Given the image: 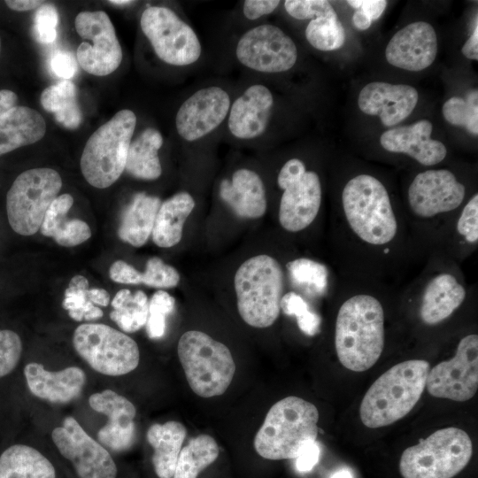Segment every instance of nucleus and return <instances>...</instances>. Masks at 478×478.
Returning a JSON list of instances; mask_svg holds the SVG:
<instances>
[{
	"label": "nucleus",
	"mask_w": 478,
	"mask_h": 478,
	"mask_svg": "<svg viewBox=\"0 0 478 478\" xmlns=\"http://www.w3.org/2000/svg\"><path fill=\"white\" fill-rule=\"evenodd\" d=\"M335 345L340 363L347 369L363 372L376 363L384 346V312L377 298L358 294L341 305Z\"/></svg>",
	"instance_id": "obj_1"
},
{
	"label": "nucleus",
	"mask_w": 478,
	"mask_h": 478,
	"mask_svg": "<svg viewBox=\"0 0 478 478\" xmlns=\"http://www.w3.org/2000/svg\"><path fill=\"white\" fill-rule=\"evenodd\" d=\"M429 363L423 359L400 362L383 373L365 394L359 408L363 424L371 428L404 418L420 398Z\"/></svg>",
	"instance_id": "obj_2"
},
{
	"label": "nucleus",
	"mask_w": 478,
	"mask_h": 478,
	"mask_svg": "<svg viewBox=\"0 0 478 478\" xmlns=\"http://www.w3.org/2000/svg\"><path fill=\"white\" fill-rule=\"evenodd\" d=\"M317 407L296 396L272 405L254 438L258 454L271 460L296 459L301 451L316 441Z\"/></svg>",
	"instance_id": "obj_3"
},
{
	"label": "nucleus",
	"mask_w": 478,
	"mask_h": 478,
	"mask_svg": "<svg viewBox=\"0 0 478 478\" xmlns=\"http://www.w3.org/2000/svg\"><path fill=\"white\" fill-rule=\"evenodd\" d=\"M240 316L248 325L272 326L281 312L284 278L279 262L266 254L245 260L234 278Z\"/></svg>",
	"instance_id": "obj_4"
},
{
	"label": "nucleus",
	"mask_w": 478,
	"mask_h": 478,
	"mask_svg": "<svg viewBox=\"0 0 478 478\" xmlns=\"http://www.w3.org/2000/svg\"><path fill=\"white\" fill-rule=\"evenodd\" d=\"M342 204L354 234L372 245L393 240L397 222L384 185L369 174H358L343 188Z\"/></svg>",
	"instance_id": "obj_5"
},
{
	"label": "nucleus",
	"mask_w": 478,
	"mask_h": 478,
	"mask_svg": "<svg viewBox=\"0 0 478 478\" xmlns=\"http://www.w3.org/2000/svg\"><path fill=\"white\" fill-rule=\"evenodd\" d=\"M135 125V112L123 109L89 137L81 157V170L91 186L108 188L122 174Z\"/></svg>",
	"instance_id": "obj_6"
},
{
	"label": "nucleus",
	"mask_w": 478,
	"mask_h": 478,
	"mask_svg": "<svg viewBox=\"0 0 478 478\" xmlns=\"http://www.w3.org/2000/svg\"><path fill=\"white\" fill-rule=\"evenodd\" d=\"M177 352L195 394L212 397L227 390L234 378L235 364L225 344L204 332L189 330L181 336Z\"/></svg>",
	"instance_id": "obj_7"
},
{
	"label": "nucleus",
	"mask_w": 478,
	"mask_h": 478,
	"mask_svg": "<svg viewBox=\"0 0 478 478\" xmlns=\"http://www.w3.org/2000/svg\"><path fill=\"white\" fill-rule=\"evenodd\" d=\"M473 454L469 436L458 428L436 430L400 458L403 478H452L468 464Z\"/></svg>",
	"instance_id": "obj_8"
},
{
	"label": "nucleus",
	"mask_w": 478,
	"mask_h": 478,
	"mask_svg": "<svg viewBox=\"0 0 478 478\" xmlns=\"http://www.w3.org/2000/svg\"><path fill=\"white\" fill-rule=\"evenodd\" d=\"M61 187V177L52 168L37 167L21 173L6 196L7 218L12 230L26 236L35 234Z\"/></svg>",
	"instance_id": "obj_9"
},
{
	"label": "nucleus",
	"mask_w": 478,
	"mask_h": 478,
	"mask_svg": "<svg viewBox=\"0 0 478 478\" xmlns=\"http://www.w3.org/2000/svg\"><path fill=\"white\" fill-rule=\"evenodd\" d=\"M73 345L92 369L104 375H124L139 364L140 351L135 341L105 324L78 326L73 332Z\"/></svg>",
	"instance_id": "obj_10"
},
{
	"label": "nucleus",
	"mask_w": 478,
	"mask_h": 478,
	"mask_svg": "<svg viewBox=\"0 0 478 478\" xmlns=\"http://www.w3.org/2000/svg\"><path fill=\"white\" fill-rule=\"evenodd\" d=\"M140 26L163 62L185 66L199 59L202 46L196 32L171 9L164 6L146 8L142 13Z\"/></svg>",
	"instance_id": "obj_11"
},
{
	"label": "nucleus",
	"mask_w": 478,
	"mask_h": 478,
	"mask_svg": "<svg viewBox=\"0 0 478 478\" xmlns=\"http://www.w3.org/2000/svg\"><path fill=\"white\" fill-rule=\"evenodd\" d=\"M277 183L283 190L279 207L281 226L289 232L306 228L315 220L321 204L319 175L307 171L302 160L291 158L281 168Z\"/></svg>",
	"instance_id": "obj_12"
},
{
	"label": "nucleus",
	"mask_w": 478,
	"mask_h": 478,
	"mask_svg": "<svg viewBox=\"0 0 478 478\" xmlns=\"http://www.w3.org/2000/svg\"><path fill=\"white\" fill-rule=\"evenodd\" d=\"M77 34L83 40L76 51L77 60L87 73L105 76L113 73L123 58L114 26L103 11H84L74 19Z\"/></svg>",
	"instance_id": "obj_13"
},
{
	"label": "nucleus",
	"mask_w": 478,
	"mask_h": 478,
	"mask_svg": "<svg viewBox=\"0 0 478 478\" xmlns=\"http://www.w3.org/2000/svg\"><path fill=\"white\" fill-rule=\"evenodd\" d=\"M426 387L435 397L458 402L472 398L478 389V335L463 337L453 358L429 370Z\"/></svg>",
	"instance_id": "obj_14"
},
{
	"label": "nucleus",
	"mask_w": 478,
	"mask_h": 478,
	"mask_svg": "<svg viewBox=\"0 0 478 478\" xmlns=\"http://www.w3.org/2000/svg\"><path fill=\"white\" fill-rule=\"evenodd\" d=\"M235 56L244 66L260 73H275L289 70L297 59L294 41L271 24L257 26L238 40Z\"/></svg>",
	"instance_id": "obj_15"
},
{
	"label": "nucleus",
	"mask_w": 478,
	"mask_h": 478,
	"mask_svg": "<svg viewBox=\"0 0 478 478\" xmlns=\"http://www.w3.org/2000/svg\"><path fill=\"white\" fill-rule=\"evenodd\" d=\"M59 453L73 466L79 478H117L118 468L109 451L67 416L51 432Z\"/></svg>",
	"instance_id": "obj_16"
},
{
	"label": "nucleus",
	"mask_w": 478,
	"mask_h": 478,
	"mask_svg": "<svg viewBox=\"0 0 478 478\" xmlns=\"http://www.w3.org/2000/svg\"><path fill=\"white\" fill-rule=\"evenodd\" d=\"M231 101L220 87L201 89L189 96L180 106L175 127L185 141L194 142L216 129L227 117Z\"/></svg>",
	"instance_id": "obj_17"
},
{
	"label": "nucleus",
	"mask_w": 478,
	"mask_h": 478,
	"mask_svg": "<svg viewBox=\"0 0 478 478\" xmlns=\"http://www.w3.org/2000/svg\"><path fill=\"white\" fill-rule=\"evenodd\" d=\"M466 195L465 186L446 169L418 173L408 189V202L413 213L421 218L457 209Z\"/></svg>",
	"instance_id": "obj_18"
},
{
	"label": "nucleus",
	"mask_w": 478,
	"mask_h": 478,
	"mask_svg": "<svg viewBox=\"0 0 478 478\" xmlns=\"http://www.w3.org/2000/svg\"><path fill=\"white\" fill-rule=\"evenodd\" d=\"M89 404L95 412L105 415L109 420L97 433L98 442L114 451L129 449L135 438L136 409L133 403L107 389L92 394Z\"/></svg>",
	"instance_id": "obj_19"
},
{
	"label": "nucleus",
	"mask_w": 478,
	"mask_h": 478,
	"mask_svg": "<svg viewBox=\"0 0 478 478\" xmlns=\"http://www.w3.org/2000/svg\"><path fill=\"white\" fill-rule=\"evenodd\" d=\"M436 54V33L432 25L423 21L411 23L397 31L385 50L390 65L412 72L428 67Z\"/></svg>",
	"instance_id": "obj_20"
},
{
	"label": "nucleus",
	"mask_w": 478,
	"mask_h": 478,
	"mask_svg": "<svg viewBox=\"0 0 478 478\" xmlns=\"http://www.w3.org/2000/svg\"><path fill=\"white\" fill-rule=\"evenodd\" d=\"M418 99L412 86L374 81L360 90L358 104L364 113L378 116L383 126L393 127L412 112Z\"/></svg>",
	"instance_id": "obj_21"
},
{
	"label": "nucleus",
	"mask_w": 478,
	"mask_h": 478,
	"mask_svg": "<svg viewBox=\"0 0 478 478\" xmlns=\"http://www.w3.org/2000/svg\"><path fill=\"white\" fill-rule=\"evenodd\" d=\"M274 96L262 84L248 87L230 105L227 127L236 138L251 140L261 135L269 123Z\"/></svg>",
	"instance_id": "obj_22"
},
{
	"label": "nucleus",
	"mask_w": 478,
	"mask_h": 478,
	"mask_svg": "<svg viewBox=\"0 0 478 478\" xmlns=\"http://www.w3.org/2000/svg\"><path fill=\"white\" fill-rule=\"evenodd\" d=\"M432 123L427 120L385 131L381 145L389 152L407 154L423 166L440 163L447 154L445 145L431 138Z\"/></svg>",
	"instance_id": "obj_23"
},
{
	"label": "nucleus",
	"mask_w": 478,
	"mask_h": 478,
	"mask_svg": "<svg viewBox=\"0 0 478 478\" xmlns=\"http://www.w3.org/2000/svg\"><path fill=\"white\" fill-rule=\"evenodd\" d=\"M24 376L34 396L55 404H66L77 398L87 380L85 372L79 366L49 371L37 362L25 366Z\"/></svg>",
	"instance_id": "obj_24"
},
{
	"label": "nucleus",
	"mask_w": 478,
	"mask_h": 478,
	"mask_svg": "<svg viewBox=\"0 0 478 478\" xmlns=\"http://www.w3.org/2000/svg\"><path fill=\"white\" fill-rule=\"evenodd\" d=\"M220 197L240 218L262 217L267 206L266 189L260 176L248 168L234 172L230 179L220 184Z\"/></svg>",
	"instance_id": "obj_25"
},
{
	"label": "nucleus",
	"mask_w": 478,
	"mask_h": 478,
	"mask_svg": "<svg viewBox=\"0 0 478 478\" xmlns=\"http://www.w3.org/2000/svg\"><path fill=\"white\" fill-rule=\"evenodd\" d=\"M466 292L455 276L443 273L433 277L426 285L420 308V315L427 325H436L458 309Z\"/></svg>",
	"instance_id": "obj_26"
},
{
	"label": "nucleus",
	"mask_w": 478,
	"mask_h": 478,
	"mask_svg": "<svg viewBox=\"0 0 478 478\" xmlns=\"http://www.w3.org/2000/svg\"><path fill=\"white\" fill-rule=\"evenodd\" d=\"M45 133V120L36 110L15 106L0 118V156L40 141Z\"/></svg>",
	"instance_id": "obj_27"
},
{
	"label": "nucleus",
	"mask_w": 478,
	"mask_h": 478,
	"mask_svg": "<svg viewBox=\"0 0 478 478\" xmlns=\"http://www.w3.org/2000/svg\"><path fill=\"white\" fill-rule=\"evenodd\" d=\"M73 204L70 194L58 196L48 208L40 227L41 233L52 237L64 247L79 245L91 236L89 226L80 219L67 220V213Z\"/></svg>",
	"instance_id": "obj_28"
},
{
	"label": "nucleus",
	"mask_w": 478,
	"mask_h": 478,
	"mask_svg": "<svg viewBox=\"0 0 478 478\" xmlns=\"http://www.w3.org/2000/svg\"><path fill=\"white\" fill-rule=\"evenodd\" d=\"M187 429L179 421L151 425L146 434L153 449L152 464L158 478H173Z\"/></svg>",
	"instance_id": "obj_29"
},
{
	"label": "nucleus",
	"mask_w": 478,
	"mask_h": 478,
	"mask_svg": "<svg viewBox=\"0 0 478 478\" xmlns=\"http://www.w3.org/2000/svg\"><path fill=\"white\" fill-rule=\"evenodd\" d=\"M194 207V198L185 191L176 193L161 203L151 232L154 243L161 248L179 243L184 223Z\"/></svg>",
	"instance_id": "obj_30"
},
{
	"label": "nucleus",
	"mask_w": 478,
	"mask_h": 478,
	"mask_svg": "<svg viewBox=\"0 0 478 478\" xmlns=\"http://www.w3.org/2000/svg\"><path fill=\"white\" fill-rule=\"evenodd\" d=\"M160 199L146 193H137L124 210L118 235L134 247L143 246L151 235Z\"/></svg>",
	"instance_id": "obj_31"
},
{
	"label": "nucleus",
	"mask_w": 478,
	"mask_h": 478,
	"mask_svg": "<svg viewBox=\"0 0 478 478\" xmlns=\"http://www.w3.org/2000/svg\"><path fill=\"white\" fill-rule=\"evenodd\" d=\"M0 478H57V473L40 451L18 443L0 454Z\"/></svg>",
	"instance_id": "obj_32"
},
{
	"label": "nucleus",
	"mask_w": 478,
	"mask_h": 478,
	"mask_svg": "<svg viewBox=\"0 0 478 478\" xmlns=\"http://www.w3.org/2000/svg\"><path fill=\"white\" fill-rule=\"evenodd\" d=\"M162 144L163 137L158 129H144L130 143L125 170L136 179H158L162 173L158 158V150Z\"/></svg>",
	"instance_id": "obj_33"
},
{
	"label": "nucleus",
	"mask_w": 478,
	"mask_h": 478,
	"mask_svg": "<svg viewBox=\"0 0 478 478\" xmlns=\"http://www.w3.org/2000/svg\"><path fill=\"white\" fill-rule=\"evenodd\" d=\"M89 281L82 275H74L66 289L62 306L68 315L76 321H90L103 317V311L97 307L107 306L109 293L104 289H88Z\"/></svg>",
	"instance_id": "obj_34"
},
{
	"label": "nucleus",
	"mask_w": 478,
	"mask_h": 478,
	"mask_svg": "<svg viewBox=\"0 0 478 478\" xmlns=\"http://www.w3.org/2000/svg\"><path fill=\"white\" fill-rule=\"evenodd\" d=\"M76 92V86L64 80L47 87L40 96L42 106L54 114L57 122L69 129L77 128L82 120Z\"/></svg>",
	"instance_id": "obj_35"
},
{
	"label": "nucleus",
	"mask_w": 478,
	"mask_h": 478,
	"mask_svg": "<svg viewBox=\"0 0 478 478\" xmlns=\"http://www.w3.org/2000/svg\"><path fill=\"white\" fill-rule=\"evenodd\" d=\"M219 447L209 435L193 437L181 448L173 478H197L199 473L212 464L219 456Z\"/></svg>",
	"instance_id": "obj_36"
},
{
	"label": "nucleus",
	"mask_w": 478,
	"mask_h": 478,
	"mask_svg": "<svg viewBox=\"0 0 478 478\" xmlns=\"http://www.w3.org/2000/svg\"><path fill=\"white\" fill-rule=\"evenodd\" d=\"M113 311L110 318L124 332L134 333L145 326L149 313L146 294L137 290L134 294L123 289L116 293L111 302Z\"/></svg>",
	"instance_id": "obj_37"
},
{
	"label": "nucleus",
	"mask_w": 478,
	"mask_h": 478,
	"mask_svg": "<svg viewBox=\"0 0 478 478\" xmlns=\"http://www.w3.org/2000/svg\"><path fill=\"white\" fill-rule=\"evenodd\" d=\"M305 34L308 42L313 48L322 51L341 48L346 38L344 28L335 11L311 19Z\"/></svg>",
	"instance_id": "obj_38"
},
{
	"label": "nucleus",
	"mask_w": 478,
	"mask_h": 478,
	"mask_svg": "<svg viewBox=\"0 0 478 478\" xmlns=\"http://www.w3.org/2000/svg\"><path fill=\"white\" fill-rule=\"evenodd\" d=\"M293 282L313 295H323L328 287L327 267L315 260L300 258L286 265Z\"/></svg>",
	"instance_id": "obj_39"
},
{
	"label": "nucleus",
	"mask_w": 478,
	"mask_h": 478,
	"mask_svg": "<svg viewBox=\"0 0 478 478\" xmlns=\"http://www.w3.org/2000/svg\"><path fill=\"white\" fill-rule=\"evenodd\" d=\"M444 119L453 126L463 127L470 134L478 135V93L472 89L466 98L452 96L443 105Z\"/></svg>",
	"instance_id": "obj_40"
},
{
	"label": "nucleus",
	"mask_w": 478,
	"mask_h": 478,
	"mask_svg": "<svg viewBox=\"0 0 478 478\" xmlns=\"http://www.w3.org/2000/svg\"><path fill=\"white\" fill-rule=\"evenodd\" d=\"M175 299L164 290L156 291L149 301V313L146 321V332L150 339L161 338L166 327V317L173 312Z\"/></svg>",
	"instance_id": "obj_41"
},
{
	"label": "nucleus",
	"mask_w": 478,
	"mask_h": 478,
	"mask_svg": "<svg viewBox=\"0 0 478 478\" xmlns=\"http://www.w3.org/2000/svg\"><path fill=\"white\" fill-rule=\"evenodd\" d=\"M281 310L287 315H294L299 329L307 335H314L320 331V318L311 311L304 298L294 291L282 296Z\"/></svg>",
	"instance_id": "obj_42"
},
{
	"label": "nucleus",
	"mask_w": 478,
	"mask_h": 478,
	"mask_svg": "<svg viewBox=\"0 0 478 478\" xmlns=\"http://www.w3.org/2000/svg\"><path fill=\"white\" fill-rule=\"evenodd\" d=\"M179 281L178 271L158 257L150 258L144 272H141V283L149 287L168 289L177 286Z\"/></svg>",
	"instance_id": "obj_43"
},
{
	"label": "nucleus",
	"mask_w": 478,
	"mask_h": 478,
	"mask_svg": "<svg viewBox=\"0 0 478 478\" xmlns=\"http://www.w3.org/2000/svg\"><path fill=\"white\" fill-rule=\"evenodd\" d=\"M19 335L10 329H0V379L12 373L22 354Z\"/></svg>",
	"instance_id": "obj_44"
},
{
	"label": "nucleus",
	"mask_w": 478,
	"mask_h": 478,
	"mask_svg": "<svg viewBox=\"0 0 478 478\" xmlns=\"http://www.w3.org/2000/svg\"><path fill=\"white\" fill-rule=\"evenodd\" d=\"M35 33L42 43H50L56 40L58 13L51 4H42L35 15Z\"/></svg>",
	"instance_id": "obj_45"
},
{
	"label": "nucleus",
	"mask_w": 478,
	"mask_h": 478,
	"mask_svg": "<svg viewBox=\"0 0 478 478\" xmlns=\"http://www.w3.org/2000/svg\"><path fill=\"white\" fill-rule=\"evenodd\" d=\"M284 7L297 19H313L335 11L330 3L325 0H287Z\"/></svg>",
	"instance_id": "obj_46"
},
{
	"label": "nucleus",
	"mask_w": 478,
	"mask_h": 478,
	"mask_svg": "<svg viewBox=\"0 0 478 478\" xmlns=\"http://www.w3.org/2000/svg\"><path fill=\"white\" fill-rule=\"evenodd\" d=\"M457 229L470 243L478 241V195L474 194L463 208L458 220Z\"/></svg>",
	"instance_id": "obj_47"
},
{
	"label": "nucleus",
	"mask_w": 478,
	"mask_h": 478,
	"mask_svg": "<svg viewBox=\"0 0 478 478\" xmlns=\"http://www.w3.org/2000/svg\"><path fill=\"white\" fill-rule=\"evenodd\" d=\"M50 66L58 77L65 80L73 78L78 67L73 54L66 50H58L52 55Z\"/></svg>",
	"instance_id": "obj_48"
},
{
	"label": "nucleus",
	"mask_w": 478,
	"mask_h": 478,
	"mask_svg": "<svg viewBox=\"0 0 478 478\" xmlns=\"http://www.w3.org/2000/svg\"><path fill=\"white\" fill-rule=\"evenodd\" d=\"M110 278L118 283L140 284L141 272L123 260H117L109 269Z\"/></svg>",
	"instance_id": "obj_49"
},
{
	"label": "nucleus",
	"mask_w": 478,
	"mask_h": 478,
	"mask_svg": "<svg viewBox=\"0 0 478 478\" xmlns=\"http://www.w3.org/2000/svg\"><path fill=\"white\" fill-rule=\"evenodd\" d=\"M280 3L278 0H246L243 5V12L246 19L255 20L272 13Z\"/></svg>",
	"instance_id": "obj_50"
},
{
	"label": "nucleus",
	"mask_w": 478,
	"mask_h": 478,
	"mask_svg": "<svg viewBox=\"0 0 478 478\" xmlns=\"http://www.w3.org/2000/svg\"><path fill=\"white\" fill-rule=\"evenodd\" d=\"M347 4L360 10L373 22L382 16L388 3L385 0H348Z\"/></svg>",
	"instance_id": "obj_51"
},
{
	"label": "nucleus",
	"mask_w": 478,
	"mask_h": 478,
	"mask_svg": "<svg viewBox=\"0 0 478 478\" xmlns=\"http://www.w3.org/2000/svg\"><path fill=\"white\" fill-rule=\"evenodd\" d=\"M320 453V446L316 441L307 444L296 459L297 469L300 472L312 470L319 461Z\"/></svg>",
	"instance_id": "obj_52"
},
{
	"label": "nucleus",
	"mask_w": 478,
	"mask_h": 478,
	"mask_svg": "<svg viewBox=\"0 0 478 478\" xmlns=\"http://www.w3.org/2000/svg\"><path fill=\"white\" fill-rule=\"evenodd\" d=\"M462 54L468 59H478V24L461 49Z\"/></svg>",
	"instance_id": "obj_53"
},
{
	"label": "nucleus",
	"mask_w": 478,
	"mask_h": 478,
	"mask_svg": "<svg viewBox=\"0 0 478 478\" xmlns=\"http://www.w3.org/2000/svg\"><path fill=\"white\" fill-rule=\"evenodd\" d=\"M18 96L10 89H0V118L17 106Z\"/></svg>",
	"instance_id": "obj_54"
},
{
	"label": "nucleus",
	"mask_w": 478,
	"mask_h": 478,
	"mask_svg": "<svg viewBox=\"0 0 478 478\" xmlns=\"http://www.w3.org/2000/svg\"><path fill=\"white\" fill-rule=\"evenodd\" d=\"M6 5L16 12H27L37 9L44 2L39 0H6Z\"/></svg>",
	"instance_id": "obj_55"
},
{
	"label": "nucleus",
	"mask_w": 478,
	"mask_h": 478,
	"mask_svg": "<svg viewBox=\"0 0 478 478\" xmlns=\"http://www.w3.org/2000/svg\"><path fill=\"white\" fill-rule=\"evenodd\" d=\"M352 23L358 30H366L370 27L372 21L360 10H356L352 16Z\"/></svg>",
	"instance_id": "obj_56"
},
{
	"label": "nucleus",
	"mask_w": 478,
	"mask_h": 478,
	"mask_svg": "<svg viewBox=\"0 0 478 478\" xmlns=\"http://www.w3.org/2000/svg\"><path fill=\"white\" fill-rule=\"evenodd\" d=\"M330 478H352V475L348 470L342 469L332 474Z\"/></svg>",
	"instance_id": "obj_57"
},
{
	"label": "nucleus",
	"mask_w": 478,
	"mask_h": 478,
	"mask_svg": "<svg viewBox=\"0 0 478 478\" xmlns=\"http://www.w3.org/2000/svg\"><path fill=\"white\" fill-rule=\"evenodd\" d=\"M109 3L115 5L124 6V5L131 4L134 2L129 1V0H111L109 1Z\"/></svg>",
	"instance_id": "obj_58"
},
{
	"label": "nucleus",
	"mask_w": 478,
	"mask_h": 478,
	"mask_svg": "<svg viewBox=\"0 0 478 478\" xmlns=\"http://www.w3.org/2000/svg\"><path fill=\"white\" fill-rule=\"evenodd\" d=\"M0 51H1V39H0Z\"/></svg>",
	"instance_id": "obj_59"
}]
</instances>
